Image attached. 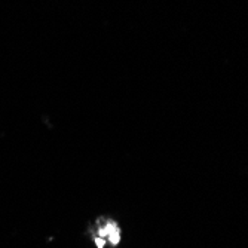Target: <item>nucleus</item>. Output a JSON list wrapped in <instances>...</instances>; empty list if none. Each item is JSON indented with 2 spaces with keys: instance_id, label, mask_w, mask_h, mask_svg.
Returning <instances> with one entry per match:
<instances>
[{
  "instance_id": "obj_1",
  "label": "nucleus",
  "mask_w": 248,
  "mask_h": 248,
  "mask_svg": "<svg viewBox=\"0 0 248 248\" xmlns=\"http://www.w3.org/2000/svg\"><path fill=\"white\" fill-rule=\"evenodd\" d=\"M98 235L103 236V239L97 241V244H98L100 248H103V245L107 244V241H108L110 244L116 245V244L119 242V239H121L119 229H118V226H116V224H115L113 221H107L104 228H100V229H98Z\"/></svg>"
}]
</instances>
